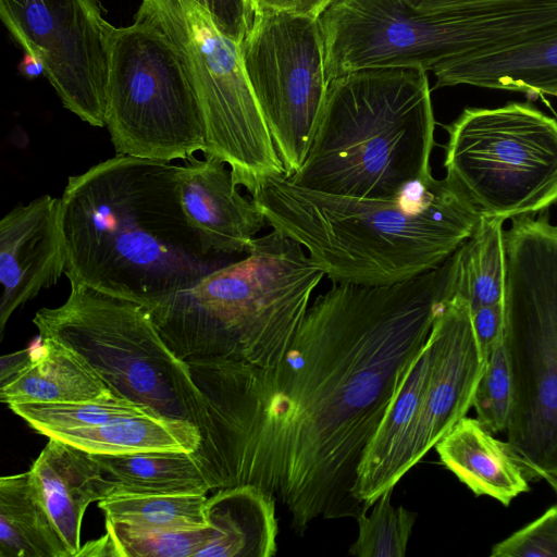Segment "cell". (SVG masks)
I'll return each mask as SVG.
<instances>
[{
    "label": "cell",
    "instance_id": "6da1fadb",
    "mask_svg": "<svg viewBox=\"0 0 557 557\" xmlns=\"http://www.w3.org/2000/svg\"><path fill=\"white\" fill-rule=\"evenodd\" d=\"M460 249L389 285L334 283L309 306L282 361H237L220 436L226 487L255 485L302 535L368 510L354 496L364 451L433 322L457 293Z\"/></svg>",
    "mask_w": 557,
    "mask_h": 557
},
{
    "label": "cell",
    "instance_id": "7a4b0ae2",
    "mask_svg": "<svg viewBox=\"0 0 557 557\" xmlns=\"http://www.w3.org/2000/svg\"><path fill=\"white\" fill-rule=\"evenodd\" d=\"M178 166L116 154L69 177L60 197L69 281L152 309L231 263L188 224Z\"/></svg>",
    "mask_w": 557,
    "mask_h": 557
},
{
    "label": "cell",
    "instance_id": "3957f363",
    "mask_svg": "<svg viewBox=\"0 0 557 557\" xmlns=\"http://www.w3.org/2000/svg\"><path fill=\"white\" fill-rule=\"evenodd\" d=\"M250 195L267 224L301 245L333 283L389 285L433 270L481 218L446 177L393 198H359L304 188L282 174Z\"/></svg>",
    "mask_w": 557,
    "mask_h": 557
},
{
    "label": "cell",
    "instance_id": "277c9868",
    "mask_svg": "<svg viewBox=\"0 0 557 557\" xmlns=\"http://www.w3.org/2000/svg\"><path fill=\"white\" fill-rule=\"evenodd\" d=\"M246 253L149 309L180 359L271 369L284 358L325 273L301 245L274 228L253 238Z\"/></svg>",
    "mask_w": 557,
    "mask_h": 557
},
{
    "label": "cell",
    "instance_id": "5b68a950",
    "mask_svg": "<svg viewBox=\"0 0 557 557\" xmlns=\"http://www.w3.org/2000/svg\"><path fill=\"white\" fill-rule=\"evenodd\" d=\"M435 120L426 72L375 67L329 82L315 134L288 178L304 188L393 198L433 178Z\"/></svg>",
    "mask_w": 557,
    "mask_h": 557
},
{
    "label": "cell",
    "instance_id": "8992f818",
    "mask_svg": "<svg viewBox=\"0 0 557 557\" xmlns=\"http://www.w3.org/2000/svg\"><path fill=\"white\" fill-rule=\"evenodd\" d=\"M503 348L512 387L507 443L528 480L557 481V224L512 218L505 231Z\"/></svg>",
    "mask_w": 557,
    "mask_h": 557
},
{
    "label": "cell",
    "instance_id": "52a82bcc",
    "mask_svg": "<svg viewBox=\"0 0 557 557\" xmlns=\"http://www.w3.org/2000/svg\"><path fill=\"white\" fill-rule=\"evenodd\" d=\"M70 284L64 304L36 312L38 336L75 352L115 395L194 423L197 389L189 366L162 339L149 309L79 282Z\"/></svg>",
    "mask_w": 557,
    "mask_h": 557
},
{
    "label": "cell",
    "instance_id": "ba28073f",
    "mask_svg": "<svg viewBox=\"0 0 557 557\" xmlns=\"http://www.w3.org/2000/svg\"><path fill=\"white\" fill-rule=\"evenodd\" d=\"M135 16L172 42L189 74L202 112L203 154L226 163L235 184L250 194L262 180L285 175L239 45L191 0H143Z\"/></svg>",
    "mask_w": 557,
    "mask_h": 557
},
{
    "label": "cell",
    "instance_id": "9c48e42d",
    "mask_svg": "<svg viewBox=\"0 0 557 557\" xmlns=\"http://www.w3.org/2000/svg\"><path fill=\"white\" fill-rule=\"evenodd\" d=\"M446 178L484 216L557 202V121L530 103L467 108L446 126Z\"/></svg>",
    "mask_w": 557,
    "mask_h": 557
},
{
    "label": "cell",
    "instance_id": "30bf717a",
    "mask_svg": "<svg viewBox=\"0 0 557 557\" xmlns=\"http://www.w3.org/2000/svg\"><path fill=\"white\" fill-rule=\"evenodd\" d=\"M106 126L116 154L171 162L205 151L189 74L172 42L137 16L113 32Z\"/></svg>",
    "mask_w": 557,
    "mask_h": 557
},
{
    "label": "cell",
    "instance_id": "8fae6325",
    "mask_svg": "<svg viewBox=\"0 0 557 557\" xmlns=\"http://www.w3.org/2000/svg\"><path fill=\"white\" fill-rule=\"evenodd\" d=\"M239 50L289 177L307 158L329 86L319 18L256 12Z\"/></svg>",
    "mask_w": 557,
    "mask_h": 557
},
{
    "label": "cell",
    "instance_id": "7c38bea8",
    "mask_svg": "<svg viewBox=\"0 0 557 557\" xmlns=\"http://www.w3.org/2000/svg\"><path fill=\"white\" fill-rule=\"evenodd\" d=\"M319 24L329 82L375 67L435 73L472 51L467 7L425 13L404 0H335Z\"/></svg>",
    "mask_w": 557,
    "mask_h": 557
},
{
    "label": "cell",
    "instance_id": "4fadbf2b",
    "mask_svg": "<svg viewBox=\"0 0 557 557\" xmlns=\"http://www.w3.org/2000/svg\"><path fill=\"white\" fill-rule=\"evenodd\" d=\"M0 17L25 52L40 60L63 107L91 126H106L115 27L98 1L0 0Z\"/></svg>",
    "mask_w": 557,
    "mask_h": 557
},
{
    "label": "cell",
    "instance_id": "5bb4252c",
    "mask_svg": "<svg viewBox=\"0 0 557 557\" xmlns=\"http://www.w3.org/2000/svg\"><path fill=\"white\" fill-rule=\"evenodd\" d=\"M428 339L433 360L416 445L417 462L466 417L485 367L469 302L458 293L436 315Z\"/></svg>",
    "mask_w": 557,
    "mask_h": 557
},
{
    "label": "cell",
    "instance_id": "9a60e30c",
    "mask_svg": "<svg viewBox=\"0 0 557 557\" xmlns=\"http://www.w3.org/2000/svg\"><path fill=\"white\" fill-rule=\"evenodd\" d=\"M66 256L60 198L42 195L0 221V336L12 313L59 281Z\"/></svg>",
    "mask_w": 557,
    "mask_h": 557
},
{
    "label": "cell",
    "instance_id": "2e32d148",
    "mask_svg": "<svg viewBox=\"0 0 557 557\" xmlns=\"http://www.w3.org/2000/svg\"><path fill=\"white\" fill-rule=\"evenodd\" d=\"M178 166V195L188 224L208 252H246L267 225L252 198L240 195L231 169L213 156Z\"/></svg>",
    "mask_w": 557,
    "mask_h": 557
},
{
    "label": "cell",
    "instance_id": "e0dca14e",
    "mask_svg": "<svg viewBox=\"0 0 557 557\" xmlns=\"http://www.w3.org/2000/svg\"><path fill=\"white\" fill-rule=\"evenodd\" d=\"M432 360V345L426 339L410 362L364 451L357 472L354 496L367 510L418 463L416 445Z\"/></svg>",
    "mask_w": 557,
    "mask_h": 557
},
{
    "label": "cell",
    "instance_id": "ac0fdd59",
    "mask_svg": "<svg viewBox=\"0 0 557 557\" xmlns=\"http://www.w3.org/2000/svg\"><path fill=\"white\" fill-rule=\"evenodd\" d=\"M28 472L69 557H77L86 509L110 496L112 483L92 454L57 438H49Z\"/></svg>",
    "mask_w": 557,
    "mask_h": 557
},
{
    "label": "cell",
    "instance_id": "d6986e66",
    "mask_svg": "<svg viewBox=\"0 0 557 557\" xmlns=\"http://www.w3.org/2000/svg\"><path fill=\"white\" fill-rule=\"evenodd\" d=\"M434 447L442 463L478 496L508 506L529 491L523 466L508 443L497 440L476 418H461Z\"/></svg>",
    "mask_w": 557,
    "mask_h": 557
},
{
    "label": "cell",
    "instance_id": "ffe728a7",
    "mask_svg": "<svg viewBox=\"0 0 557 557\" xmlns=\"http://www.w3.org/2000/svg\"><path fill=\"white\" fill-rule=\"evenodd\" d=\"M275 497L255 485L214 492L207 502L213 532L195 557H272L278 532Z\"/></svg>",
    "mask_w": 557,
    "mask_h": 557
},
{
    "label": "cell",
    "instance_id": "44dd1931",
    "mask_svg": "<svg viewBox=\"0 0 557 557\" xmlns=\"http://www.w3.org/2000/svg\"><path fill=\"white\" fill-rule=\"evenodd\" d=\"M435 87L471 85L557 96V34L448 64Z\"/></svg>",
    "mask_w": 557,
    "mask_h": 557
},
{
    "label": "cell",
    "instance_id": "7402d4cb",
    "mask_svg": "<svg viewBox=\"0 0 557 557\" xmlns=\"http://www.w3.org/2000/svg\"><path fill=\"white\" fill-rule=\"evenodd\" d=\"M38 338L27 364L0 385L3 404L82 401L115 395L71 349L54 339Z\"/></svg>",
    "mask_w": 557,
    "mask_h": 557
},
{
    "label": "cell",
    "instance_id": "603a6c76",
    "mask_svg": "<svg viewBox=\"0 0 557 557\" xmlns=\"http://www.w3.org/2000/svg\"><path fill=\"white\" fill-rule=\"evenodd\" d=\"M48 438L63 441L92 455L194 453L200 442L198 429L189 420L152 410L113 418L95 426L57 432Z\"/></svg>",
    "mask_w": 557,
    "mask_h": 557
},
{
    "label": "cell",
    "instance_id": "cb8c5ba5",
    "mask_svg": "<svg viewBox=\"0 0 557 557\" xmlns=\"http://www.w3.org/2000/svg\"><path fill=\"white\" fill-rule=\"evenodd\" d=\"M0 557H69L28 471L0 479Z\"/></svg>",
    "mask_w": 557,
    "mask_h": 557
},
{
    "label": "cell",
    "instance_id": "d4e9b609",
    "mask_svg": "<svg viewBox=\"0 0 557 557\" xmlns=\"http://www.w3.org/2000/svg\"><path fill=\"white\" fill-rule=\"evenodd\" d=\"M94 456L114 487L112 494H207L210 491L191 453L152 451Z\"/></svg>",
    "mask_w": 557,
    "mask_h": 557
},
{
    "label": "cell",
    "instance_id": "484cf974",
    "mask_svg": "<svg viewBox=\"0 0 557 557\" xmlns=\"http://www.w3.org/2000/svg\"><path fill=\"white\" fill-rule=\"evenodd\" d=\"M504 219L481 215L471 236L460 246L457 293L471 311L504 301L506 246Z\"/></svg>",
    "mask_w": 557,
    "mask_h": 557
},
{
    "label": "cell",
    "instance_id": "4316f807",
    "mask_svg": "<svg viewBox=\"0 0 557 557\" xmlns=\"http://www.w3.org/2000/svg\"><path fill=\"white\" fill-rule=\"evenodd\" d=\"M207 494L116 493L98 504L106 520L145 528L194 529L208 527Z\"/></svg>",
    "mask_w": 557,
    "mask_h": 557
},
{
    "label": "cell",
    "instance_id": "83f0119b",
    "mask_svg": "<svg viewBox=\"0 0 557 557\" xmlns=\"http://www.w3.org/2000/svg\"><path fill=\"white\" fill-rule=\"evenodd\" d=\"M8 407L47 437L57 432L99 425L122 416L154 411L117 395L82 401L17 403Z\"/></svg>",
    "mask_w": 557,
    "mask_h": 557
},
{
    "label": "cell",
    "instance_id": "f1b7e54d",
    "mask_svg": "<svg viewBox=\"0 0 557 557\" xmlns=\"http://www.w3.org/2000/svg\"><path fill=\"white\" fill-rule=\"evenodd\" d=\"M115 557H195L210 540L211 524L194 529L145 528L106 520Z\"/></svg>",
    "mask_w": 557,
    "mask_h": 557
},
{
    "label": "cell",
    "instance_id": "f546056e",
    "mask_svg": "<svg viewBox=\"0 0 557 557\" xmlns=\"http://www.w3.org/2000/svg\"><path fill=\"white\" fill-rule=\"evenodd\" d=\"M394 488L385 491L373 504L371 513L359 515V532L348 554L355 557H404L417 513L391 503Z\"/></svg>",
    "mask_w": 557,
    "mask_h": 557
},
{
    "label": "cell",
    "instance_id": "4dcf8cb0",
    "mask_svg": "<svg viewBox=\"0 0 557 557\" xmlns=\"http://www.w3.org/2000/svg\"><path fill=\"white\" fill-rule=\"evenodd\" d=\"M512 405L510 373L503 343L490 355L474 391L478 421L491 433L506 431Z\"/></svg>",
    "mask_w": 557,
    "mask_h": 557
},
{
    "label": "cell",
    "instance_id": "1f68e13d",
    "mask_svg": "<svg viewBox=\"0 0 557 557\" xmlns=\"http://www.w3.org/2000/svg\"><path fill=\"white\" fill-rule=\"evenodd\" d=\"M492 557H557V504L495 544Z\"/></svg>",
    "mask_w": 557,
    "mask_h": 557
},
{
    "label": "cell",
    "instance_id": "d6a6232c",
    "mask_svg": "<svg viewBox=\"0 0 557 557\" xmlns=\"http://www.w3.org/2000/svg\"><path fill=\"white\" fill-rule=\"evenodd\" d=\"M191 1L210 15L214 26L223 36L240 45L252 18L246 0Z\"/></svg>",
    "mask_w": 557,
    "mask_h": 557
},
{
    "label": "cell",
    "instance_id": "836d02e7",
    "mask_svg": "<svg viewBox=\"0 0 557 557\" xmlns=\"http://www.w3.org/2000/svg\"><path fill=\"white\" fill-rule=\"evenodd\" d=\"M471 320L480 352L486 362L490 355L503 343L505 332L504 301L471 311Z\"/></svg>",
    "mask_w": 557,
    "mask_h": 557
},
{
    "label": "cell",
    "instance_id": "e575fe53",
    "mask_svg": "<svg viewBox=\"0 0 557 557\" xmlns=\"http://www.w3.org/2000/svg\"><path fill=\"white\" fill-rule=\"evenodd\" d=\"M251 15L260 11L286 12L319 18L335 0H246Z\"/></svg>",
    "mask_w": 557,
    "mask_h": 557
},
{
    "label": "cell",
    "instance_id": "d590c367",
    "mask_svg": "<svg viewBox=\"0 0 557 557\" xmlns=\"http://www.w3.org/2000/svg\"><path fill=\"white\" fill-rule=\"evenodd\" d=\"M413 9L420 12H437L443 10H448L453 8L482 3V2H491V1H499V0H404Z\"/></svg>",
    "mask_w": 557,
    "mask_h": 557
},
{
    "label": "cell",
    "instance_id": "8d00e7d4",
    "mask_svg": "<svg viewBox=\"0 0 557 557\" xmlns=\"http://www.w3.org/2000/svg\"><path fill=\"white\" fill-rule=\"evenodd\" d=\"M32 349L27 348L11 355L1 357L0 385L5 383L22 370L30 360Z\"/></svg>",
    "mask_w": 557,
    "mask_h": 557
},
{
    "label": "cell",
    "instance_id": "74e56055",
    "mask_svg": "<svg viewBox=\"0 0 557 557\" xmlns=\"http://www.w3.org/2000/svg\"><path fill=\"white\" fill-rule=\"evenodd\" d=\"M17 70L20 74L27 78H35L45 73V67L40 60L29 52H25L17 65Z\"/></svg>",
    "mask_w": 557,
    "mask_h": 557
},
{
    "label": "cell",
    "instance_id": "f35d334b",
    "mask_svg": "<svg viewBox=\"0 0 557 557\" xmlns=\"http://www.w3.org/2000/svg\"><path fill=\"white\" fill-rule=\"evenodd\" d=\"M552 485L556 488L557 491V481H555L554 483H552Z\"/></svg>",
    "mask_w": 557,
    "mask_h": 557
}]
</instances>
